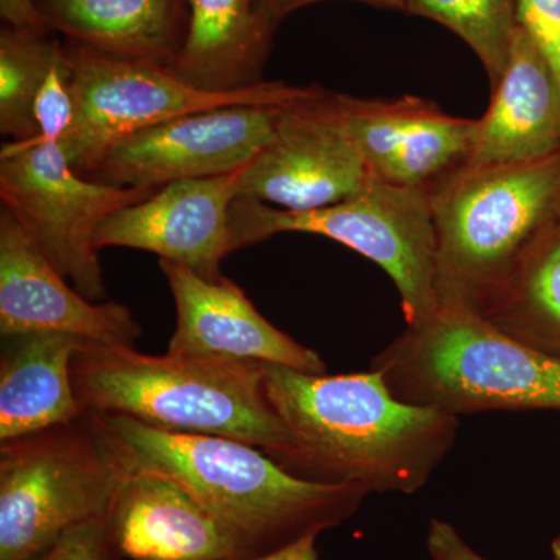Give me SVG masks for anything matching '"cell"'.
<instances>
[{
    "mask_svg": "<svg viewBox=\"0 0 560 560\" xmlns=\"http://www.w3.org/2000/svg\"><path fill=\"white\" fill-rule=\"evenodd\" d=\"M264 372L294 440L280 466L302 480L415 493L458 436V416L397 399L377 371L307 374L264 364Z\"/></svg>",
    "mask_w": 560,
    "mask_h": 560,
    "instance_id": "1",
    "label": "cell"
},
{
    "mask_svg": "<svg viewBox=\"0 0 560 560\" xmlns=\"http://www.w3.org/2000/svg\"><path fill=\"white\" fill-rule=\"evenodd\" d=\"M90 418L124 475L175 481L231 530L248 559L337 528L370 495L360 486L294 477L246 442L154 429L121 415Z\"/></svg>",
    "mask_w": 560,
    "mask_h": 560,
    "instance_id": "2",
    "label": "cell"
},
{
    "mask_svg": "<svg viewBox=\"0 0 560 560\" xmlns=\"http://www.w3.org/2000/svg\"><path fill=\"white\" fill-rule=\"evenodd\" d=\"M72 382L88 415L230 438L279 464L293 453V436L268 397L261 363L194 353L154 357L90 342L72 361Z\"/></svg>",
    "mask_w": 560,
    "mask_h": 560,
    "instance_id": "3",
    "label": "cell"
},
{
    "mask_svg": "<svg viewBox=\"0 0 560 560\" xmlns=\"http://www.w3.org/2000/svg\"><path fill=\"white\" fill-rule=\"evenodd\" d=\"M440 308L485 315L530 249L560 223V150L464 164L427 189Z\"/></svg>",
    "mask_w": 560,
    "mask_h": 560,
    "instance_id": "4",
    "label": "cell"
},
{
    "mask_svg": "<svg viewBox=\"0 0 560 560\" xmlns=\"http://www.w3.org/2000/svg\"><path fill=\"white\" fill-rule=\"evenodd\" d=\"M390 393L448 415L560 411V359L514 340L475 313L440 308L374 357Z\"/></svg>",
    "mask_w": 560,
    "mask_h": 560,
    "instance_id": "5",
    "label": "cell"
},
{
    "mask_svg": "<svg viewBox=\"0 0 560 560\" xmlns=\"http://www.w3.org/2000/svg\"><path fill=\"white\" fill-rule=\"evenodd\" d=\"M237 249L285 232L323 235L348 246L382 268L400 294L407 326L440 311L436 235L429 195L374 178L359 194L327 208L291 212L254 198L231 206Z\"/></svg>",
    "mask_w": 560,
    "mask_h": 560,
    "instance_id": "6",
    "label": "cell"
},
{
    "mask_svg": "<svg viewBox=\"0 0 560 560\" xmlns=\"http://www.w3.org/2000/svg\"><path fill=\"white\" fill-rule=\"evenodd\" d=\"M121 480L90 415L2 442L0 560L44 555L68 530L105 518Z\"/></svg>",
    "mask_w": 560,
    "mask_h": 560,
    "instance_id": "7",
    "label": "cell"
},
{
    "mask_svg": "<svg viewBox=\"0 0 560 560\" xmlns=\"http://www.w3.org/2000/svg\"><path fill=\"white\" fill-rule=\"evenodd\" d=\"M65 51L75 116L58 143L84 178H91L121 140L162 121L221 106H289L313 88L265 81L242 91H202L162 62L114 57L69 39Z\"/></svg>",
    "mask_w": 560,
    "mask_h": 560,
    "instance_id": "8",
    "label": "cell"
},
{
    "mask_svg": "<svg viewBox=\"0 0 560 560\" xmlns=\"http://www.w3.org/2000/svg\"><path fill=\"white\" fill-rule=\"evenodd\" d=\"M158 189L114 187L84 178L66 160L60 143L10 142L0 154V200L22 230L84 298L108 294L94 235L125 206Z\"/></svg>",
    "mask_w": 560,
    "mask_h": 560,
    "instance_id": "9",
    "label": "cell"
},
{
    "mask_svg": "<svg viewBox=\"0 0 560 560\" xmlns=\"http://www.w3.org/2000/svg\"><path fill=\"white\" fill-rule=\"evenodd\" d=\"M372 179L334 105V92L313 86L280 110L275 136L237 172V197L291 212L327 208L359 194Z\"/></svg>",
    "mask_w": 560,
    "mask_h": 560,
    "instance_id": "10",
    "label": "cell"
},
{
    "mask_svg": "<svg viewBox=\"0 0 560 560\" xmlns=\"http://www.w3.org/2000/svg\"><path fill=\"white\" fill-rule=\"evenodd\" d=\"M282 108L221 106L162 121L117 143L90 179L161 189L175 180L232 175L270 142Z\"/></svg>",
    "mask_w": 560,
    "mask_h": 560,
    "instance_id": "11",
    "label": "cell"
},
{
    "mask_svg": "<svg viewBox=\"0 0 560 560\" xmlns=\"http://www.w3.org/2000/svg\"><path fill=\"white\" fill-rule=\"evenodd\" d=\"M237 172L217 178L165 184L145 200L125 206L94 235L98 250L119 246L149 250L206 280H220L221 261L237 250L231 206Z\"/></svg>",
    "mask_w": 560,
    "mask_h": 560,
    "instance_id": "12",
    "label": "cell"
},
{
    "mask_svg": "<svg viewBox=\"0 0 560 560\" xmlns=\"http://www.w3.org/2000/svg\"><path fill=\"white\" fill-rule=\"evenodd\" d=\"M334 105L374 178L427 190L469 160L477 120L453 117L434 102L334 92Z\"/></svg>",
    "mask_w": 560,
    "mask_h": 560,
    "instance_id": "13",
    "label": "cell"
},
{
    "mask_svg": "<svg viewBox=\"0 0 560 560\" xmlns=\"http://www.w3.org/2000/svg\"><path fill=\"white\" fill-rule=\"evenodd\" d=\"M22 230L0 210V335L54 331L113 348H135L142 327L119 302L88 300L69 287Z\"/></svg>",
    "mask_w": 560,
    "mask_h": 560,
    "instance_id": "14",
    "label": "cell"
},
{
    "mask_svg": "<svg viewBox=\"0 0 560 560\" xmlns=\"http://www.w3.org/2000/svg\"><path fill=\"white\" fill-rule=\"evenodd\" d=\"M176 305V329L167 352L279 364L326 374L319 353L264 318L231 279L206 280L175 261L160 259Z\"/></svg>",
    "mask_w": 560,
    "mask_h": 560,
    "instance_id": "15",
    "label": "cell"
},
{
    "mask_svg": "<svg viewBox=\"0 0 560 560\" xmlns=\"http://www.w3.org/2000/svg\"><path fill=\"white\" fill-rule=\"evenodd\" d=\"M103 522L125 559H248L212 512L161 475L125 474Z\"/></svg>",
    "mask_w": 560,
    "mask_h": 560,
    "instance_id": "16",
    "label": "cell"
},
{
    "mask_svg": "<svg viewBox=\"0 0 560 560\" xmlns=\"http://www.w3.org/2000/svg\"><path fill=\"white\" fill-rule=\"evenodd\" d=\"M560 150V80L521 24L506 69L485 116L477 120L466 164L540 160Z\"/></svg>",
    "mask_w": 560,
    "mask_h": 560,
    "instance_id": "17",
    "label": "cell"
},
{
    "mask_svg": "<svg viewBox=\"0 0 560 560\" xmlns=\"http://www.w3.org/2000/svg\"><path fill=\"white\" fill-rule=\"evenodd\" d=\"M91 341L54 331L2 337L0 441L83 418L72 361Z\"/></svg>",
    "mask_w": 560,
    "mask_h": 560,
    "instance_id": "18",
    "label": "cell"
},
{
    "mask_svg": "<svg viewBox=\"0 0 560 560\" xmlns=\"http://www.w3.org/2000/svg\"><path fill=\"white\" fill-rule=\"evenodd\" d=\"M44 24L114 57L173 66L186 38L187 0H35Z\"/></svg>",
    "mask_w": 560,
    "mask_h": 560,
    "instance_id": "19",
    "label": "cell"
},
{
    "mask_svg": "<svg viewBox=\"0 0 560 560\" xmlns=\"http://www.w3.org/2000/svg\"><path fill=\"white\" fill-rule=\"evenodd\" d=\"M186 38L173 69L198 90L232 92L265 83L275 33L256 0H187Z\"/></svg>",
    "mask_w": 560,
    "mask_h": 560,
    "instance_id": "20",
    "label": "cell"
},
{
    "mask_svg": "<svg viewBox=\"0 0 560 560\" xmlns=\"http://www.w3.org/2000/svg\"><path fill=\"white\" fill-rule=\"evenodd\" d=\"M482 318L560 359V223L534 245Z\"/></svg>",
    "mask_w": 560,
    "mask_h": 560,
    "instance_id": "21",
    "label": "cell"
},
{
    "mask_svg": "<svg viewBox=\"0 0 560 560\" xmlns=\"http://www.w3.org/2000/svg\"><path fill=\"white\" fill-rule=\"evenodd\" d=\"M61 44L51 33L0 31V131L13 142L38 139L33 106Z\"/></svg>",
    "mask_w": 560,
    "mask_h": 560,
    "instance_id": "22",
    "label": "cell"
},
{
    "mask_svg": "<svg viewBox=\"0 0 560 560\" xmlns=\"http://www.w3.org/2000/svg\"><path fill=\"white\" fill-rule=\"evenodd\" d=\"M405 13L455 33L485 66L490 88L499 83L521 27V0H407Z\"/></svg>",
    "mask_w": 560,
    "mask_h": 560,
    "instance_id": "23",
    "label": "cell"
},
{
    "mask_svg": "<svg viewBox=\"0 0 560 560\" xmlns=\"http://www.w3.org/2000/svg\"><path fill=\"white\" fill-rule=\"evenodd\" d=\"M73 116H75V106H73L72 88H70L68 58H66L65 43H62L33 106L38 140L60 142L72 125Z\"/></svg>",
    "mask_w": 560,
    "mask_h": 560,
    "instance_id": "24",
    "label": "cell"
},
{
    "mask_svg": "<svg viewBox=\"0 0 560 560\" xmlns=\"http://www.w3.org/2000/svg\"><path fill=\"white\" fill-rule=\"evenodd\" d=\"M51 560H124L105 522L92 521L68 530L50 550Z\"/></svg>",
    "mask_w": 560,
    "mask_h": 560,
    "instance_id": "25",
    "label": "cell"
},
{
    "mask_svg": "<svg viewBox=\"0 0 560 560\" xmlns=\"http://www.w3.org/2000/svg\"><path fill=\"white\" fill-rule=\"evenodd\" d=\"M521 24L539 44L560 80V0H521Z\"/></svg>",
    "mask_w": 560,
    "mask_h": 560,
    "instance_id": "26",
    "label": "cell"
},
{
    "mask_svg": "<svg viewBox=\"0 0 560 560\" xmlns=\"http://www.w3.org/2000/svg\"><path fill=\"white\" fill-rule=\"evenodd\" d=\"M427 548L433 560H488L478 555L451 523L440 518L430 523Z\"/></svg>",
    "mask_w": 560,
    "mask_h": 560,
    "instance_id": "27",
    "label": "cell"
},
{
    "mask_svg": "<svg viewBox=\"0 0 560 560\" xmlns=\"http://www.w3.org/2000/svg\"><path fill=\"white\" fill-rule=\"evenodd\" d=\"M319 2H327V0H256V9L268 31L276 33L279 25L291 13ZM353 2L368 3L375 9L397 11H405L407 5V0H353Z\"/></svg>",
    "mask_w": 560,
    "mask_h": 560,
    "instance_id": "28",
    "label": "cell"
},
{
    "mask_svg": "<svg viewBox=\"0 0 560 560\" xmlns=\"http://www.w3.org/2000/svg\"><path fill=\"white\" fill-rule=\"evenodd\" d=\"M0 18L7 27L32 33H51L44 24L35 0H0Z\"/></svg>",
    "mask_w": 560,
    "mask_h": 560,
    "instance_id": "29",
    "label": "cell"
},
{
    "mask_svg": "<svg viewBox=\"0 0 560 560\" xmlns=\"http://www.w3.org/2000/svg\"><path fill=\"white\" fill-rule=\"evenodd\" d=\"M316 540H318V536L304 537V539L287 545V547L280 548V550L268 552V555L235 560H318Z\"/></svg>",
    "mask_w": 560,
    "mask_h": 560,
    "instance_id": "30",
    "label": "cell"
},
{
    "mask_svg": "<svg viewBox=\"0 0 560 560\" xmlns=\"http://www.w3.org/2000/svg\"><path fill=\"white\" fill-rule=\"evenodd\" d=\"M551 560H560V536L556 537L555 540H552L551 544Z\"/></svg>",
    "mask_w": 560,
    "mask_h": 560,
    "instance_id": "31",
    "label": "cell"
},
{
    "mask_svg": "<svg viewBox=\"0 0 560 560\" xmlns=\"http://www.w3.org/2000/svg\"><path fill=\"white\" fill-rule=\"evenodd\" d=\"M25 560H51L50 551L49 552H44V555L35 556V558L25 559Z\"/></svg>",
    "mask_w": 560,
    "mask_h": 560,
    "instance_id": "32",
    "label": "cell"
}]
</instances>
